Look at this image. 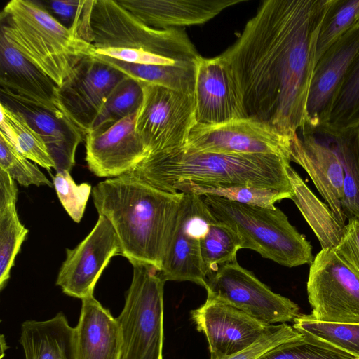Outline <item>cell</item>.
<instances>
[{"label":"cell","mask_w":359,"mask_h":359,"mask_svg":"<svg viewBox=\"0 0 359 359\" xmlns=\"http://www.w3.org/2000/svg\"><path fill=\"white\" fill-rule=\"evenodd\" d=\"M327 143L339 156L344 172L343 212L359 217V126L343 130L325 126L308 132Z\"/></svg>","instance_id":"25"},{"label":"cell","mask_w":359,"mask_h":359,"mask_svg":"<svg viewBox=\"0 0 359 359\" xmlns=\"http://www.w3.org/2000/svg\"><path fill=\"white\" fill-rule=\"evenodd\" d=\"M0 89L50 109L57 107V84L0 33Z\"/></svg>","instance_id":"22"},{"label":"cell","mask_w":359,"mask_h":359,"mask_svg":"<svg viewBox=\"0 0 359 359\" xmlns=\"http://www.w3.org/2000/svg\"><path fill=\"white\" fill-rule=\"evenodd\" d=\"M17 193L14 180L0 168V210L16 203Z\"/></svg>","instance_id":"41"},{"label":"cell","mask_w":359,"mask_h":359,"mask_svg":"<svg viewBox=\"0 0 359 359\" xmlns=\"http://www.w3.org/2000/svg\"><path fill=\"white\" fill-rule=\"evenodd\" d=\"M257 359H357L327 344L304 336L280 344Z\"/></svg>","instance_id":"37"},{"label":"cell","mask_w":359,"mask_h":359,"mask_svg":"<svg viewBox=\"0 0 359 359\" xmlns=\"http://www.w3.org/2000/svg\"><path fill=\"white\" fill-rule=\"evenodd\" d=\"M306 290L315 319L359 323V271L333 248L322 249L314 257Z\"/></svg>","instance_id":"8"},{"label":"cell","mask_w":359,"mask_h":359,"mask_svg":"<svg viewBox=\"0 0 359 359\" xmlns=\"http://www.w3.org/2000/svg\"><path fill=\"white\" fill-rule=\"evenodd\" d=\"M1 103L22 114L43 139L57 172H70L85 135L60 109H50L0 89Z\"/></svg>","instance_id":"19"},{"label":"cell","mask_w":359,"mask_h":359,"mask_svg":"<svg viewBox=\"0 0 359 359\" xmlns=\"http://www.w3.org/2000/svg\"><path fill=\"white\" fill-rule=\"evenodd\" d=\"M124 73L95 55L83 57L57 86V108L85 135Z\"/></svg>","instance_id":"11"},{"label":"cell","mask_w":359,"mask_h":359,"mask_svg":"<svg viewBox=\"0 0 359 359\" xmlns=\"http://www.w3.org/2000/svg\"><path fill=\"white\" fill-rule=\"evenodd\" d=\"M344 226V234L335 252L359 271V217H351Z\"/></svg>","instance_id":"40"},{"label":"cell","mask_w":359,"mask_h":359,"mask_svg":"<svg viewBox=\"0 0 359 359\" xmlns=\"http://www.w3.org/2000/svg\"><path fill=\"white\" fill-rule=\"evenodd\" d=\"M137 112L104 131L86 135V161L100 177H116L133 169L148 154L135 130Z\"/></svg>","instance_id":"18"},{"label":"cell","mask_w":359,"mask_h":359,"mask_svg":"<svg viewBox=\"0 0 359 359\" xmlns=\"http://www.w3.org/2000/svg\"><path fill=\"white\" fill-rule=\"evenodd\" d=\"M0 347H1V357L0 358L2 359L5 354V351L8 349V346H7L6 338L4 334L1 336L0 339Z\"/></svg>","instance_id":"42"},{"label":"cell","mask_w":359,"mask_h":359,"mask_svg":"<svg viewBox=\"0 0 359 359\" xmlns=\"http://www.w3.org/2000/svg\"><path fill=\"white\" fill-rule=\"evenodd\" d=\"M1 32L57 86L80 60L95 53L93 44L64 27L35 1H8L1 14Z\"/></svg>","instance_id":"4"},{"label":"cell","mask_w":359,"mask_h":359,"mask_svg":"<svg viewBox=\"0 0 359 359\" xmlns=\"http://www.w3.org/2000/svg\"><path fill=\"white\" fill-rule=\"evenodd\" d=\"M213 219L201 196L183 194L174 234L162 269L158 272L163 280L191 281L205 286L208 273L201 256V241Z\"/></svg>","instance_id":"13"},{"label":"cell","mask_w":359,"mask_h":359,"mask_svg":"<svg viewBox=\"0 0 359 359\" xmlns=\"http://www.w3.org/2000/svg\"><path fill=\"white\" fill-rule=\"evenodd\" d=\"M202 198L211 215L238 235L242 248L289 268L311 264L312 247L279 208L254 206L212 196Z\"/></svg>","instance_id":"5"},{"label":"cell","mask_w":359,"mask_h":359,"mask_svg":"<svg viewBox=\"0 0 359 359\" xmlns=\"http://www.w3.org/2000/svg\"><path fill=\"white\" fill-rule=\"evenodd\" d=\"M28 230L20 222L16 203L0 210V289L6 286L10 272Z\"/></svg>","instance_id":"34"},{"label":"cell","mask_w":359,"mask_h":359,"mask_svg":"<svg viewBox=\"0 0 359 359\" xmlns=\"http://www.w3.org/2000/svg\"><path fill=\"white\" fill-rule=\"evenodd\" d=\"M359 25V0H330L316 43V63L344 34Z\"/></svg>","instance_id":"32"},{"label":"cell","mask_w":359,"mask_h":359,"mask_svg":"<svg viewBox=\"0 0 359 359\" xmlns=\"http://www.w3.org/2000/svg\"><path fill=\"white\" fill-rule=\"evenodd\" d=\"M142 100L141 83L127 76L109 96L89 133L104 131L125 117L137 112Z\"/></svg>","instance_id":"30"},{"label":"cell","mask_w":359,"mask_h":359,"mask_svg":"<svg viewBox=\"0 0 359 359\" xmlns=\"http://www.w3.org/2000/svg\"><path fill=\"white\" fill-rule=\"evenodd\" d=\"M204 287L208 298L270 325L293 322L300 315L297 304L273 292L237 259L219 266L208 275Z\"/></svg>","instance_id":"10"},{"label":"cell","mask_w":359,"mask_h":359,"mask_svg":"<svg viewBox=\"0 0 359 359\" xmlns=\"http://www.w3.org/2000/svg\"><path fill=\"white\" fill-rule=\"evenodd\" d=\"M166 192L191 194L198 196H212L239 203L274 208L275 203L291 199L292 192L271 188L233 184L197 182L182 180L174 183Z\"/></svg>","instance_id":"27"},{"label":"cell","mask_w":359,"mask_h":359,"mask_svg":"<svg viewBox=\"0 0 359 359\" xmlns=\"http://www.w3.org/2000/svg\"><path fill=\"white\" fill-rule=\"evenodd\" d=\"M290 161L276 155L197 151L183 147L150 152L122 175L159 190L176 182L250 185L292 191L286 172Z\"/></svg>","instance_id":"3"},{"label":"cell","mask_w":359,"mask_h":359,"mask_svg":"<svg viewBox=\"0 0 359 359\" xmlns=\"http://www.w3.org/2000/svg\"><path fill=\"white\" fill-rule=\"evenodd\" d=\"M197 330L207 338L210 359H223L244 351L271 332L262 322L227 304L207 297L191 311Z\"/></svg>","instance_id":"15"},{"label":"cell","mask_w":359,"mask_h":359,"mask_svg":"<svg viewBox=\"0 0 359 359\" xmlns=\"http://www.w3.org/2000/svg\"><path fill=\"white\" fill-rule=\"evenodd\" d=\"M245 0H118L146 25L160 29L203 24Z\"/></svg>","instance_id":"21"},{"label":"cell","mask_w":359,"mask_h":359,"mask_svg":"<svg viewBox=\"0 0 359 359\" xmlns=\"http://www.w3.org/2000/svg\"><path fill=\"white\" fill-rule=\"evenodd\" d=\"M292 141L290 160L309 174L337 220L345 225L342 201L344 172L335 151L313 134L302 131Z\"/></svg>","instance_id":"20"},{"label":"cell","mask_w":359,"mask_h":359,"mask_svg":"<svg viewBox=\"0 0 359 359\" xmlns=\"http://www.w3.org/2000/svg\"><path fill=\"white\" fill-rule=\"evenodd\" d=\"M53 180L62 205L75 222H79L90 194L91 186L88 183L76 184L67 170L57 172Z\"/></svg>","instance_id":"38"},{"label":"cell","mask_w":359,"mask_h":359,"mask_svg":"<svg viewBox=\"0 0 359 359\" xmlns=\"http://www.w3.org/2000/svg\"><path fill=\"white\" fill-rule=\"evenodd\" d=\"M359 52V25L334 42L316 62L308 95L306 118L301 130L323 126L352 60Z\"/></svg>","instance_id":"17"},{"label":"cell","mask_w":359,"mask_h":359,"mask_svg":"<svg viewBox=\"0 0 359 359\" xmlns=\"http://www.w3.org/2000/svg\"><path fill=\"white\" fill-rule=\"evenodd\" d=\"M303 337L292 326L280 323L244 351L223 359H257L260 355L276 346L285 342L300 339Z\"/></svg>","instance_id":"39"},{"label":"cell","mask_w":359,"mask_h":359,"mask_svg":"<svg viewBox=\"0 0 359 359\" xmlns=\"http://www.w3.org/2000/svg\"><path fill=\"white\" fill-rule=\"evenodd\" d=\"M143 100L135 130L150 152L184 147L195 125L194 94L141 83Z\"/></svg>","instance_id":"9"},{"label":"cell","mask_w":359,"mask_h":359,"mask_svg":"<svg viewBox=\"0 0 359 359\" xmlns=\"http://www.w3.org/2000/svg\"><path fill=\"white\" fill-rule=\"evenodd\" d=\"M133 274L116 320L121 359H163V290L165 281L152 266L132 264Z\"/></svg>","instance_id":"6"},{"label":"cell","mask_w":359,"mask_h":359,"mask_svg":"<svg viewBox=\"0 0 359 359\" xmlns=\"http://www.w3.org/2000/svg\"><path fill=\"white\" fill-rule=\"evenodd\" d=\"M287 175L292 200L318 239L322 249L334 248L339 243L344 226L336 218L327 203L320 201L289 164Z\"/></svg>","instance_id":"26"},{"label":"cell","mask_w":359,"mask_h":359,"mask_svg":"<svg viewBox=\"0 0 359 359\" xmlns=\"http://www.w3.org/2000/svg\"><path fill=\"white\" fill-rule=\"evenodd\" d=\"M292 140L266 123L247 118L217 126L195 124L183 147L220 154L276 155L291 162Z\"/></svg>","instance_id":"12"},{"label":"cell","mask_w":359,"mask_h":359,"mask_svg":"<svg viewBox=\"0 0 359 359\" xmlns=\"http://www.w3.org/2000/svg\"><path fill=\"white\" fill-rule=\"evenodd\" d=\"M330 0H266L221 55L248 118L290 139L306 123L319 29Z\"/></svg>","instance_id":"1"},{"label":"cell","mask_w":359,"mask_h":359,"mask_svg":"<svg viewBox=\"0 0 359 359\" xmlns=\"http://www.w3.org/2000/svg\"><path fill=\"white\" fill-rule=\"evenodd\" d=\"M95 207L113 226L121 255L133 264L163 266L175 229L183 193H169L121 175L98 183Z\"/></svg>","instance_id":"2"},{"label":"cell","mask_w":359,"mask_h":359,"mask_svg":"<svg viewBox=\"0 0 359 359\" xmlns=\"http://www.w3.org/2000/svg\"><path fill=\"white\" fill-rule=\"evenodd\" d=\"M241 249V243L235 231L214 217L201 241V256L208 276L217 271L219 266L237 259Z\"/></svg>","instance_id":"33"},{"label":"cell","mask_w":359,"mask_h":359,"mask_svg":"<svg viewBox=\"0 0 359 359\" xmlns=\"http://www.w3.org/2000/svg\"><path fill=\"white\" fill-rule=\"evenodd\" d=\"M57 21L93 44L90 18L93 0L35 1Z\"/></svg>","instance_id":"35"},{"label":"cell","mask_w":359,"mask_h":359,"mask_svg":"<svg viewBox=\"0 0 359 359\" xmlns=\"http://www.w3.org/2000/svg\"><path fill=\"white\" fill-rule=\"evenodd\" d=\"M293 328L304 336L327 344L359 359V323H329L318 320L311 314H300Z\"/></svg>","instance_id":"29"},{"label":"cell","mask_w":359,"mask_h":359,"mask_svg":"<svg viewBox=\"0 0 359 359\" xmlns=\"http://www.w3.org/2000/svg\"><path fill=\"white\" fill-rule=\"evenodd\" d=\"M96 49H142L163 56L198 62L201 57L184 28L155 29L135 18L114 0H93L90 18Z\"/></svg>","instance_id":"7"},{"label":"cell","mask_w":359,"mask_h":359,"mask_svg":"<svg viewBox=\"0 0 359 359\" xmlns=\"http://www.w3.org/2000/svg\"><path fill=\"white\" fill-rule=\"evenodd\" d=\"M1 132L13 142L19 152L27 159L50 171L55 168L48 149L39 133L24 116L1 103Z\"/></svg>","instance_id":"28"},{"label":"cell","mask_w":359,"mask_h":359,"mask_svg":"<svg viewBox=\"0 0 359 359\" xmlns=\"http://www.w3.org/2000/svg\"><path fill=\"white\" fill-rule=\"evenodd\" d=\"M194 95L196 125L217 126L248 118L238 81L222 55L200 57Z\"/></svg>","instance_id":"16"},{"label":"cell","mask_w":359,"mask_h":359,"mask_svg":"<svg viewBox=\"0 0 359 359\" xmlns=\"http://www.w3.org/2000/svg\"><path fill=\"white\" fill-rule=\"evenodd\" d=\"M56 285L81 300L93 296L96 283L110 259L121 255V245L109 221L99 215L90 233L74 249L66 250Z\"/></svg>","instance_id":"14"},{"label":"cell","mask_w":359,"mask_h":359,"mask_svg":"<svg viewBox=\"0 0 359 359\" xmlns=\"http://www.w3.org/2000/svg\"><path fill=\"white\" fill-rule=\"evenodd\" d=\"M358 126L359 52L346 71L332 105L328 121L323 126L343 130Z\"/></svg>","instance_id":"31"},{"label":"cell","mask_w":359,"mask_h":359,"mask_svg":"<svg viewBox=\"0 0 359 359\" xmlns=\"http://www.w3.org/2000/svg\"><path fill=\"white\" fill-rule=\"evenodd\" d=\"M0 168L22 186L53 187L52 182L37 165L22 156L10 138L2 132L0 133Z\"/></svg>","instance_id":"36"},{"label":"cell","mask_w":359,"mask_h":359,"mask_svg":"<svg viewBox=\"0 0 359 359\" xmlns=\"http://www.w3.org/2000/svg\"><path fill=\"white\" fill-rule=\"evenodd\" d=\"M75 330L77 359H121L122 341L116 318L93 296L81 300Z\"/></svg>","instance_id":"23"},{"label":"cell","mask_w":359,"mask_h":359,"mask_svg":"<svg viewBox=\"0 0 359 359\" xmlns=\"http://www.w3.org/2000/svg\"><path fill=\"white\" fill-rule=\"evenodd\" d=\"M20 341L25 359H77L74 327L62 312L48 320L23 322Z\"/></svg>","instance_id":"24"}]
</instances>
